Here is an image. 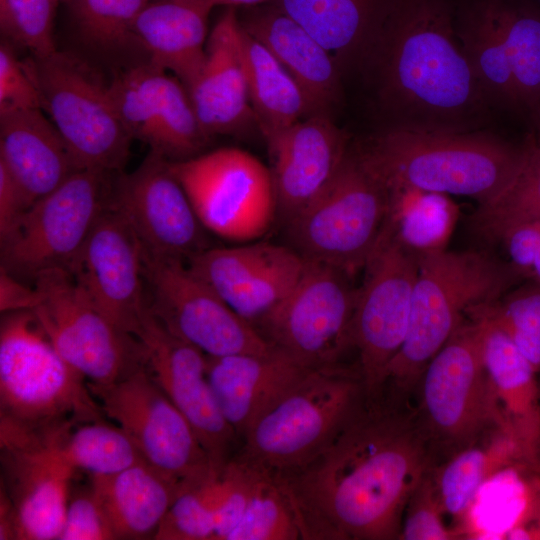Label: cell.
<instances>
[{"instance_id": "cell-1", "label": "cell", "mask_w": 540, "mask_h": 540, "mask_svg": "<svg viewBox=\"0 0 540 540\" xmlns=\"http://www.w3.org/2000/svg\"><path fill=\"white\" fill-rule=\"evenodd\" d=\"M414 411L367 405L303 468L273 476L302 540L399 539L413 491L432 468Z\"/></svg>"}, {"instance_id": "cell-2", "label": "cell", "mask_w": 540, "mask_h": 540, "mask_svg": "<svg viewBox=\"0 0 540 540\" xmlns=\"http://www.w3.org/2000/svg\"><path fill=\"white\" fill-rule=\"evenodd\" d=\"M454 0H394L369 60L395 123L430 131L479 129L487 104L462 49Z\"/></svg>"}, {"instance_id": "cell-3", "label": "cell", "mask_w": 540, "mask_h": 540, "mask_svg": "<svg viewBox=\"0 0 540 540\" xmlns=\"http://www.w3.org/2000/svg\"><path fill=\"white\" fill-rule=\"evenodd\" d=\"M520 276L510 263L486 251L442 248L419 253L408 331L386 369L378 403L410 408L425 368L468 310L498 300Z\"/></svg>"}, {"instance_id": "cell-4", "label": "cell", "mask_w": 540, "mask_h": 540, "mask_svg": "<svg viewBox=\"0 0 540 540\" xmlns=\"http://www.w3.org/2000/svg\"><path fill=\"white\" fill-rule=\"evenodd\" d=\"M0 416L1 444L50 441L105 416L86 379L58 353L30 310L1 319Z\"/></svg>"}, {"instance_id": "cell-5", "label": "cell", "mask_w": 540, "mask_h": 540, "mask_svg": "<svg viewBox=\"0 0 540 540\" xmlns=\"http://www.w3.org/2000/svg\"><path fill=\"white\" fill-rule=\"evenodd\" d=\"M531 141L516 146L485 131L388 128L360 147L389 189L497 197L521 169Z\"/></svg>"}, {"instance_id": "cell-6", "label": "cell", "mask_w": 540, "mask_h": 540, "mask_svg": "<svg viewBox=\"0 0 540 540\" xmlns=\"http://www.w3.org/2000/svg\"><path fill=\"white\" fill-rule=\"evenodd\" d=\"M366 404L359 367L310 369L250 424L232 458L274 476L297 471L323 453Z\"/></svg>"}, {"instance_id": "cell-7", "label": "cell", "mask_w": 540, "mask_h": 540, "mask_svg": "<svg viewBox=\"0 0 540 540\" xmlns=\"http://www.w3.org/2000/svg\"><path fill=\"white\" fill-rule=\"evenodd\" d=\"M390 210L389 187L360 147L349 148L329 184L287 224L293 248L353 276L376 248Z\"/></svg>"}, {"instance_id": "cell-8", "label": "cell", "mask_w": 540, "mask_h": 540, "mask_svg": "<svg viewBox=\"0 0 540 540\" xmlns=\"http://www.w3.org/2000/svg\"><path fill=\"white\" fill-rule=\"evenodd\" d=\"M416 391V422L433 466L501 427L483 359V324L463 322L425 368Z\"/></svg>"}, {"instance_id": "cell-9", "label": "cell", "mask_w": 540, "mask_h": 540, "mask_svg": "<svg viewBox=\"0 0 540 540\" xmlns=\"http://www.w3.org/2000/svg\"><path fill=\"white\" fill-rule=\"evenodd\" d=\"M49 115L81 169L117 172L126 164L132 137L106 84L83 60L54 51L25 61Z\"/></svg>"}, {"instance_id": "cell-10", "label": "cell", "mask_w": 540, "mask_h": 540, "mask_svg": "<svg viewBox=\"0 0 540 540\" xmlns=\"http://www.w3.org/2000/svg\"><path fill=\"white\" fill-rule=\"evenodd\" d=\"M107 173L81 169L34 202L1 241V268L23 280L68 270L108 203Z\"/></svg>"}, {"instance_id": "cell-11", "label": "cell", "mask_w": 540, "mask_h": 540, "mask_svg": "<svg viewBox=\"0 0 540 540\" xmlns=\"http://www.w3.org/2000/svg\"><path fill=\"white\" fill-rule=\"evenodd\" d=\"M352 276L329 264L305 260L288 295L254 327L274 348L307 368L341 363L353 347L357 288Z\"/></svg>"}, {"instance_id": "cell-12", "label": "cell", "mask_w": 540, "mask_h": 540, "mask_svg": "<svg viewBox=\"0 0 540 540\" xmlns=\"http://www.w3.org/2000/svg\"><path fill=\"white\" fill-rule=\"evenodd\" d=\"M169 165L206 230L248 242L269 229L277 214L272 175L252 154L226 147Z\"/></svg>"}, {"instance_id": "cell-13", "label": "cell", "mask_w": 540, "mask_h": 540, "mask_svg": "<svg viewBox=\"0 0 540 540\" xmlns=\"http://www.w3.org/2000/svg\"><path fill=\"white\" fill-rule=\"evenodd\" d=\"M357 288L352 343L359 356L367 404H376L384 374L409 327L418 254L404 245L387 222Z\"/></svg>"}, {"instance_id": "cell-14", "label": "cell", "mask_w": 540, "mask_h": 540, "mask_svg": "<svg viewBox=\"0 0 540 540\" xmlns=\"http://www.w3.org/2000/svg\"><path fill=\"white\" fill-rule=\"evenodd\" d=\"M185 262L143 249L148 309L168 331L207 356L275 349Z\"/></svg>"}, {"instance_id": "cell-15", "label": "cell", "mask_w": 540, "mask_h": 540, "mask_svg": "<svg viewBox=\"0 0 540 540\" xmlns=\"http://www.w3.org/2000/svg\"><path fill=\"white\" fill-rule=\"evenodd\" d=\"M41 301L32 310L58 353L93 386H108L141 366L138 342L90 302L69 271L40 274Z\"/></svg>"}, {"instance_id": "cell-16", "label": "cell", "mask_w": 540, "mask_h": 540, "mask_svg": "<svg viewBox=\"0 0 540 540\" xmlns=\"http://www.w3.org/2000/svg\"><path fill=\"white\" fill-rule=\"evenodd\" d=\"M89 387L105 416L151 466L180 482L219 472L190 423L142 366L111 385Z\"/></svg>"}, {"instance_id": "cell-17", "label": "cell", "mask_w": 540, "mask_h": 540, "mask_svg": "<svg viewBox=\"0 0 540 540\" xmlns=\"http://www.w3.org/2000/svg\"><path fill=\"white\" fill-rule=\"evenodd\" d=\"M141 366L192 426L213 468L233 457L237 434L223 417L207 376L206 355L168 331L147 309L133 334Z\"/></svg>"}, {"instance_id": "cell-18", "label": "cell", "mask_w": 540, "mask_h": 540, "mask_svg": "<svg viewBox=\"0 0 540 540\" xmlns=\"http://www.w3.org/2000/svg\"><path fill=\"white\" fill-rule=\"evenodd\" d=\"M169 162L150 151L135 170L118 176L108 203L125 217L146 252L187 261L208 248L206 229Z\"/></svg>"}, {"instance_id": "cell-19", "label": "cell", "mask_w": 540, "mask_h": 540, "mask_svg": "<svg viewBox=\"0 0 540 540\" xmlns=\"http://www.w3.org/2000/svg\"><path fill=\"white\" fill-rule=\"evenodd\" d=\"M67 271L103 316L133 336L148 309L143 247L125 217L109 203Z\"/></svg>"}, {"instance_id": "cell-20", "label": "cell", "mask_w": 540, "mask_h": 540, "mask_svg": "<svg viewBox=\"0 0 540 540\" xmlns=\"http://www.w3.org/2000/svg\"><path fill=\"white\" fill-rule=\"evenodd\" d=\"M119 116L131 135L169 161L196 156L208 137L182 82L151 63H141L109 82Z\"/></svg>"}, {"instance_id": "cell-21", "label": "cell", "mask_w": 540, "mask_h": 540, "mask_svg": "<svg viewBox=\"0 0 540 540\" xmlns=\"http://www.w3.org/2000/svg\"><path fill=\"white\" fill-rule=\"evenodd\" d=\"M186 263L254 326L292 290L305 259L293 247L256 242L208 247Z\"/></svg>"}, {"instance_id": "cell-22", "label": "cell", "mask_w": 540, "mask_h": 540, "mask_svg": "<svg viewBox=\"0 0 540 540\" xmlns=\"http://www.w3.org/2000/svg\"><path fill=\"white\" fill-rule=\"evenodd\" d=\"M1 488L12 504L17 540H59L75 469L58 443L1 446Z\"/></svg>"}, {"instance_id": "cell-23", "label": "cell", "mask_w": 540, "mask_h": 540, "mask_svg": "<svg viewBox=\"0 0 540 540\" xmlns=\"http://www.w3.org/2000/svg\"><path fill=\"white\" fill-rule=\"evenodd\" d=\"M277 213L288 224L329 184L349 149L344 132L325 112L266 138Z\"/></svg>"}, {"instance_id": "cell-24", "label": "cell", "mask_w": 540, "mask_h": 540, "mask_svg": "<svg viewBox=\"0 0 540 540\" xmlns=\"http://www.w3.org/2000/svg\"><path fill=\"white\" fill-rule=\"evenodd\" d=\"M200 126L209 138L228 134L254 119L243 56V28L227 7L208 35L202 68L187 89Z\"/></svg>"}, {"instance_id": "cell-25", "label": "cell", "mask_w": 540, "mask_h": 540, "mask_svg": "<svg viewBox=\"0 0 540 540\" xmlns=\"http://www.w3.org/2000/svg\"><path fill=\"white\" fill-rule=\"evenodd\" d=\"M207 376L219 409L242 438L250 424L310 369L284 352L207 356Z\"/></svg>"}, {"instance_id": "cell-26", "label": "cell", "mask_w": 540, "mask_h": 540, "mask_svg": "<svg viewBox=\"0 0 540 540\" xmlns=\"http://www.w3.org/2000/svg\"><path fill=\"white\" fill-rule=\"evenodd\" d=\"M0 165L14 179L29 206L81 170L41 108L0 111Z\"/></svg>"}, {"instance_id": "cell-27", "label": "cell", "mask_w": 540, "mask_h": 540, "mask_svg": "<svg viewBox=\"0 0 540 540\" xmlns=\"http://www.w3.org/2000/svg\"><path fill=\"white\" fill-rule=\"evenodd\" d=\"M240 19L246 32L260 42L306 94L314 113L337 100L338 63L331 53L276 3L247 7Z\"/></svg>"}, {"instance_id": "cell-28", "label": "cell", "mask_w": 540, "mask_h": 540, "mask_svg": "<svg viewBox=\"0 0 540 540\" xmlns=\"http://www.w3.org/2000/svg\"><path fill=\"white\" fill-rule=\"evenodd\" d=\"M483 359L504 428L540 470V388L537 371L509 337L483 318Z\"/></svg>"}, {"instance_id": "cell-29", "label": "cell", "mask_w": 540, "mask_h": 540, "mask_svg": "<svg viewBox=\"0 0 540 540\" xmlns=\"http://www.w3.org/2000/svg\"><path fill=\"white\" fill-rule=\"evenodd\" d=\"M209 0H152L133 25L135 43L150 62L170 71L188 89L197 78L206 54Z\"/></svg>"}, {"instance_id": "cell-30", "label": "cell", "mask_w": 540, "mask_h": 540, "mask_svg": "<svg viewBox=\"0 0 540 540\" xmlns=\"http://www.w3.org/2000/svg\"><path fill=\"white\" fill-rule=\"evenodd\" d=\"M183 483L142 461L117 473L92 475L90 486L116 539H145L154 538Z\"/></svg>"}, {"instance_id": "cell-31", "label": "cell", "mask_w": 540, "mask_h": 540, "mask_svg": "<svg viewBox=\"0 0 540 540\" xmlns=\"http://www.w3.org/2000/svg\"><path fill=\"white\" fill-rule=\"evenodd\" d=\"M337 63L369 60L394 0H272Z\"/></svg>"}, {"instance_id": "cell-32", "label": "cell", "mask_w": 540, "mask_h": 540, "mask_svg": "<svg viewBox=\"0 0 540 540\" xmlns=\"http://www.w3.org/2000/svg\"><path fill=\"white\" fill-rule=\"evenodd\" d=\"M521 464L531 467L523 447L498 427L433 466L430 472L444 514L464 518L479 489L490 478Z\"/></svg>"}, {"instance_id": "cell-33", "label": "cell", "mask_w": 540, "mask_h": 540, "mask_svg": "<svg viewBox=\"0 0 540 540\" xmlns=\"http://www.w3.org/2000/svg\"><path fill=\"white\" fill-rule=\"evenodd\" d=\"M455 26L489 107L518 108L509 55L486 0L456 3Z\"/></svg>"}, {"instance_id": "cell-34", "label": "cell", "mask_w": 540, "mask_h": 540, "mask_svg": "<svg viewBox=\"0 0 540 540\" xmlns=\"http://www.w3.org/2000/svg\"><path fill=\"white\" fill-rule=\"evenodd\" d=\"M243 56L251 107L265 139L315 114L298 83L244 28Z\"/></svg>"}, {"instance_id": "cell-35", "label": "cell", "mask_w": 540, "mask_h": 540, "mask_svg": "<svg viewBox=\"0 0 540 540\" xmlns=\"http://www.w3.org/2000/svg\"><path fill=\"white\" fill-rule=\"evenodd\" d=\"M506 46L518 108L540 115V9L525 0H486Z\"/></svg>"}, {"instance_id": "cell-36", "label": "cell", "mask_w": 540, "mask_h": 540, "mask_svg": "<svg viewBox=\"0 0 540 540\" xmlns=\"http://www.w3.org/2000/svg\"><path fill=\"white\" fill-rule=\"evenodd\" d=\"M540 218V144L531 141L526 159L512 182L494 199L478 205L471 229L486 241H499L510 227Z\"/></svg>"}, {"instance_id": "cell-37", "label": "cell", "mask_w": 540, "mask_h": 540, "mask_svg": "<svg viewBox=\"0 0 540 540\" xmlns=\"http://www.w3.org/2000/svg\"><path fill=\"white\" fill-rule=\"evenodd\" d=\"M388 223L398 239L417 254L445 248L454 219L447 195L417 190H391Z\"/></svg>"}, {"instance_id": "cell-38", "label": "cell", "mask_w": 540, "mask_h": 540, "mask_svg": "<svg viewBox=\"0 0 540 540\" xmlns=\"http://www.w3.org/2000/svg\"><path fill=\"white\" fill-rule=\"evenodd\" d=\"M58 447L75 470L91 475L117 473L145 461L128 434L104 419L75 426Z\"/></svg>"}, {"instance_id": "cell-39", "label": "cell", "mask_w": 540, "mask_h": 540, "mask_svg": "<svg viewBox=\"0 0 540 540\" xmlns=\"http://www.w3.org/2000/svg\"><path fill=\"white\" fill-rule=\"evenodd\" d=\"M221 471L185 481L153 539L213 540L222 492Z\"/></svg>"}, {"instance_id": "cell-40", "label": "cell", "mask_w": 540, "mask_h": 540, "mask_svg": "<svg viewBox=\"0 0 540 540\" xmlns=\"http://www.w3.org/2000/svg\"><path fill=\"white\" fill-rule=\"evenodd\" d=\"M151 0H62L81 41L91 49L113 52L135 43L133 25Z\"/></svg>"}, {"instance_id": "cell-41", "label": "cell", "mask_w": 540, "mask_h": 540, "mask_svg": "<svg viewBox=\"0 0 540 540\" xmlns=\"http://www.w3.org/2000/svg\"><path fill=\"white\" fill-rule=\"evenodd\" d=\"M245 512L227 540L302 539L290 500L270 474L257 470Z\"/></svg>"}, {"instance_id": "cell-42", "label": "cell", "mask_w": 540, "mask_h": 540, "mask_svg": "<svg viewBox=\"0 0 540 540\" xmlns=\"http://www.w3.org/2000/svg\"><path fill=\"white\" fill-rule=\"evenodd\" d=\"M62 0H0V28L9 43H14L42 58L56 51L53 25Z\"/></svg>"}, {"instance_id": "cell-43", "label": "cell", "mask_w": 540, "mask_h": 540, "mask_svg": "<svg viewBox=\"0 0 540 540\" xmlns=\"http://www.w3.org/2000/svg\"><path fill=\"white\" fill-rule=\"evenodd\" d=\"M431 470V469H430ZM430 470L410 496L401 526L399 539L450 540L457 539L460 531L448 528L444 512Z\"/></svg>"}, {"instance_id": "cell-44", "label": "cell", "mask_w": 540, "mask_h": 540, "mask_svg": "<svg viewBox=\"0 0 540 540\" xmlns=\"http://www.w3.org/2000/svg\"><path fill=\"white\" fill-rule=\"evenodd\" d=\"M112 539L116 537L111 523L91 486L69 497L59 540Z\"/></svg>"}, {"instance_id": "cell-45", "label": "cell", "mask_w": 540, "mask_h": 540, "mask_svg": "<svg viewBox=\"0 0 540 540\" xmlns=\"http://www.w3.org/2000/svg\"><path fill=\"white\" fill-rule=\"evenodd\" d=\"M467 315L484 317L517 328L540 331V287L507 292L494 302L472 307Z\"/></svg>"}, {"instance_id": "cell-46", "label": "cell", "mask_w": 540, "mask_h": 540, "mask_svg": "<svg viewBox=\"0 0 540 540\" xmlns=\"http://www.w3.org/2000/svg\"><path fill=\"white\" fill-rule=\"evenodd\" d=\"M24 108H41L39 92L26 62L5 42L0 47V111Z\"/></svg>"}, {"instance_id": "cell-47", "label": "cell", "mask_w": 540, "mask_h": 540, "mask_svg": "<svg viewBox=\"0 0 540 540\" xmlns=\"http://www.w3.org/2000/svg\"><path fill=\"white\" fill-rule=\"evenodd\" d=\"M499 241L505 245L510 264L521 275H528L537 254L540 252V218L510 227Z\"/></svg>"}, {"instance_id": "cell-48", "label": "cell", "mask_w": 540, "mask_h": 540, "mask_svg": "<svg viewBox=\"0 0 540 540\" xmlns=\"http://www.w3.org/2000/svg\"><path fill=\"white\" fill-rule=\"evenodd\" d=\"M41 301V296L34 285L11 275L1 268L0 271V311L9 313L16 311H32Z\"/></svg>"}, {"instance_id": "cell-49", "label": "cell", "mask_w": 540, "mask_h": 540, "mask_svg": "<svg viewBox=\"0 0 540 540\" xmlns=\"http://www.w3.org/2000/svg\"><path fill=\"white\" fill-rule=\"evenodd\" d=\"M29 207L14 179L0 165V237L15 225Z\"/></svg>"}, {"instance_id": "cell-50", "label": "cell", "mask_w": 540, "mask_h": 540, "mask_svg": "<svg viewBox=\"0 0 540 540\" xmlns=\"http://www.w3.org/2000/svg\"><path fill=\"white\" fill-rule=\"evenodd\" d=\"M469 318H483L499 328L509 337L533 368L536 371L540 370V331L517 328L479 316Z\"/></svg>"}, {"instance_id": "cell-51", "label": "cell", "mask_w": 540, "mask_h": 540, "mask_svg": "<svg viewBox=\"0 0 540 540\" xmlns=\"http://www.w3.org/2000/svg\"><path fill=\"white\" fill-rule=\"evenodd\" d=\"M272 0H209L213 8L218 6L224 7H253L261 4L268 3Z\"/></svg>"}, {"instance_id": "cell-52", "label": "cell", "mask_w": 540, "mask_h": 540, "mask_svg": "<svg viewBox=\"0 0 540 540\" xmlns=\"http://www.w3.org/2000/svg\"><path fill=\"white\" fill-rule=\"evenodd\" d=\"M175 1H200V0H175Z\"/></svg>"}, {"instance_id": "cell-53", "label": "cell", "mask_w": 540, "mask_h": 540, "mask_svg": "<svg viewBox=\"0 0 540 540\" xmlns=\"http://www.w3.org/2000/svg\"><path fill=\"white\" fill-rule=\"evenodd\" d=\"M538 118H539V124H540V115H539V117H538ZM538 143L540 144V140L538 141Z\"/></svg>"}, {"instance_id": "cell-54", "label": "cell", "mask_w": 540, "mask_h": 540, "mask_svg": "<svg viewBox=\"0 0 540 540\" xmlns=\"http://www.w3.org/2000/svg\"><path fill=\"white\" fill-rule=\"evenodd\" d=\"M539 2H540V0H539Z\"/></svg>"}]
</instances>
